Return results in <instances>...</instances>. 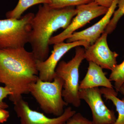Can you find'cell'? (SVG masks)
Instances as JSON below:
<instances>
[{"mask_svg": "<svg viewBox=\"0 0 124 124\" xmlns=\"http://www.w3.org/2000/svg\"><path fill=\"white\" fill-rule=\"evenodd\" d=\"M117 7L118 8L113 13L104 31L108 35L112 33L115 29L118 22L124 15V0H117Z\"/></svg>", "mask_w": 124, "mask_h": 124, "instance_id": "cell-15", "label": "cell"}, {"mask_svg": "<svg viewBox=\"0 0 124 124\" xmlns=\"http://www.w3.org/2000/svg\"><path fill=\"white\" fill-rule=\"evenodd\" d=\"M50 3V0H19L15 8L7 12L6 16L7 18L18 19L24 11L31 6L40 4H49Z\"/></svg>", "mask_w": 124, "mask_h": 124, "instance_id": "cell-14", "label": "cell"}, {"mask_svg": "<svg viewBox=\"0 0 124 124\" xmlns=\"http://www.w3.org/2000/svg\"><path fill=\"white\" fill-rule=\"evenodd\" d=\"M100 89L103 97L111 101L116 107L118 116L114 124H124V99L117 97V93L113 88L102 87Z\"/></svg>", "mask_w": 124, "mask_h": 124, "instance_id": "cell-13", "label": "cell"}, {"mask_svg": "<svg viewBox=\"0 0 124 124\" xmlns=\"http://www.w3.org/2000/svg\"><path fill=\"white\" fill-rule=\"evenodd\" d=\"M63 85V80L57 76L52 82L43 81L39 78L30 85L29 92L45 113L57 117L63 114L68 104L62 95Z\"/></svg>", "mask_w": 124, "mask_h": 124, "instance_id": "cell-3", "label": "cell"}, {"mask_svg": "<svg viewBox=\"0 0 124 124\" xmlns=\"http://www.w3.org/2000/svg\"><path fill=\"white\" fill-rule=\"evenodd\" d=\"M14 105V110L20 118L21 124H64L76 112L71 107H68L61 116L49 118L44 113L31 109L23 98Z\"/></svg>", "mask_w": 124, "mask_h": 124, "instance_id": "cell-9", "label": "cell"}, {"mask_svg": "<svg viewBox=\"0 0 124 124\" xmlns=\"http://www.w3.org/2000/svg\"><path fill=\"white\" fill-rule=\"evenodd\" d=\"M76 8L77 13L69 26L59 34L52 37L49 41V45L64 42L76 30L84 26L91 20L101 16L105 15L108 9L94 1L78 6Z\"/></svg>", "mask_w": 124, "mask_h": 124, "instance_id": "cell-6", "label": "cell"}, {"mask_svg": "<svg viewBox=\"0 0 124 124\" xmlns=\"http://www.w3.org/2000/svg\"><path fill=\"white\" fill-rule=\"evenodd\" d=\"M113 0H93V1L101 6L109 9L113 3Z\"/></svg>", "mask_w": 124, "mask_h": 124, "instance_id": "cell-21", "label": "cell"}, {"mask_svg": "<svg viewBox=\"0 0 124 124\" xmlns=\"http://www.w3.org/2000/svg\"><path fill=\"white\" fill-rule=\"evenodd\" d=\"M9 116V113L5 109L0 108V123L7 121Z\"/></svg>", "mask_w": 124, "mask_h": 124, "instance_id": "cell-20", "label": "cell"}, {"mask_svg": "<svg viewBox=\"0 0 124 124\" xmlns=\"http://www.w3.org/2000/svg\"><path fill=\"white\" fill-rule=\"evenodd\" d=\"M108 35L104 32L93 44L85 48V57L88 62L94 63L103 69L111 71L117 64L119 54L109 48Z\"/></svg>", "mask_w": 124, "mask_h": 124, "instance_id": "cell-10", "label": "cell"}, {"mask_svg": "<svg viewBox=\"0 0 124 124\" xmlns=\"http://www.w3.org/2000/svg\"><path fill=\"white\" fill-rule=\"evenodd\" d=\"M118 92H119L121 93V94L124 95V98L122 99H124V83L123 85H121V86L120 87L119 89Z\"/></svg>", "mask_w": 124, "mask_h": 124, "instance_id": "cell-22", "label": "cell"}, {"mask_svg": "<svg viewBox=\"0 0 124 124\" xmlns=\"http://www.w3.org/2000/svg\"><path fill=\"white\" fill-rule=\"evenodd\" d=\"M77 13L74 7L54 8L48 4L40 5L32 20L29 41L37 60L44 61L48 57L49 41L53 34L60 28H67Z\"/></svg>", "mask_w": 124, "mask_h": 124, "instance_id": "cell-2", "label": "cell"}, {"mask_svg": "<svg viewBox=\"0 0 124 124\" xmlns=\"http://www.w3.org/2000/svg\"><path fill=\"white\" fill-rule=\"evenodd\" d=\"M34 16L29 13L18 19H0V49L24 47L29 43Z\"/></svg>", "mask_w": 124, "mask_h": 124, "instance_id": "cell-5", "label": "cell"}, {"mask_svg": "<svg viewBox=\"0 0 124 124\" xmlns=\"http://www.w3.org/2000/svg\"><path fill=\"white\" fill-rule=\"evenodd\" d=\"M111 71L108 79L111 81L115 82L116 91L118 93L120 87L124 83V60L120 64H116Z\"/></svg>", "mask_w": 124, "mask_h": 124, "instance_id": "cell-16", "label": "cell"}, {"mask_svg": "<svg viewBox=\"0 0 124 124\" xmlns=\"http://www.w3.org/2000/svg\"><path fill=\"white\" fill-rule=\"evenodd\" d=\"M11 94V91L7 87L0 86V108L6 109L8 108V104L3 100Z\"/></svg>", "mask_w": 124, "mask_h": 124, "instance_id": "cell-19", "label": "cell"}, {"mask_svg": "<svg viewBox=\"0 0 124 124\" xmlns=\"http://www.w3.org/2000/svg\"><path fill=\"white\" fill-rule=\"evenodd\" d=\"M64 124H93V121L84 117L79 112H76Z\"/></svg>", "mask_w": 124, "mask_h": 124, "instance_id": "cell-18", "label": "cell"}, {"mask_svg": "<svg viewBox=\"0 0 124 124\" xmlns=\"http://www.w3.org/2000/svg\"><path fill=\"white\" fill-rule=\"evenodd\" d=\"M117 7V0H113L108 11L101 19L91 26L79 32H75L66 40L67 42L84 41L93 44L104 32Z\"/></svg>", "mask_w": 124, "mask_h": 124, "instance_id": "cell-11", "label": "cell"}, {"mask_svg": "<svg viewBox=\"0 0 124 124\" xmlns=\"http://www.w3.org/2000/svg\"><path fill=\"white\" fill-rule=\"evenodd\" d=\"M37 59L24 47L0 49V84L11 93L9 99L15 104L29 93L32 84L39 78Z\"/></svg>", "mask_w": 124, "mask_h": 124, "instance_id": "cell-1", "label": "cell"}, {"mask_svg": "<svg viewBox=\"0 0 124 124\" xmlns=\"http://www.w3.org/2000/svg\"><path fill=\"white\" fill-rule=\"evenodd\" d=\"M79 97L91 109L93 124H114L116 119L115 112L104 103L99 87L80 89Z\"/></svg>", "mask_w": 124, "mask_h": 124, "instance_id": "cell-7", "label": "cell"}, {"mask_svg": "<svg viewBox=\"0 0 124 124\" xmlns=\"http://www.w3.org/2000/svg\"><path fill=\"white\" fill-rule=\"evenodd\" d=\"M113 89V86L103 69L97 64L89 62L87 72L84 79L80 82V89L99 87Z\"/></svg>", "mask_w": 124, "mask_h": 124, "instance_id": "cell-12", "label": "cell"}, {"mask_svg": "<svg viewBox=\"0 0 124 124\" xmlns=\"http://www.w3.org/2000/svg\"><path fill=\"white\" fill-rule=\"evenodd\" d=\"M90 45L84 41L72 42H62L54 45L51 55L44 61L37 60V66L40 79L44 81L52 82L55 76V70L60 59L72 49L82 46L84 48Z\"/></svg>", "mask_w": 124, "mask_h": 124, "instance_id": "cell-8", "label": "cell"}, {"mask_svg": "<svg viewBox=\"0 0 124 124\" xmlns=\"http://www.w3.org/2000/svg\"><path fill=\"white\" fill-rule=\"evenodd\" d=\"M48 4L54 8H62L66 7H74L82 4H88L93 1V0H50Z\"/></svg>", "mask_w": 124, "mask_h": 124, "instance_id": "cell-17", "label": "cell"}, {"mask_svg": "<svg viewBox=\"0 0 124 124\" xmlns=\"http://www.w3.org/2000/svg\"><path fill=\"white\" fill-rule=\"evenodd\" d=\"M85 48L77 46L74 57L67 62L60 61L55 70V76L63 81L62 95L63 100L77 108L81 104L79 94V68L85 59Z\"/></svg>", "mask_w": 124, "mask_h": 124, "instance_id": "cell-4", "label": "cell"}]
</instances>
